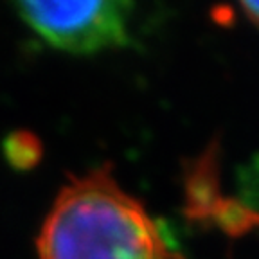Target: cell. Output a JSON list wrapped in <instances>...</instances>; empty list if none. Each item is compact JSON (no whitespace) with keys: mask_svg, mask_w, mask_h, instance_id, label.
<instances>
[{"mask_svg":"<svg viewBox=\"0 0 259 259\" xmlns=\"http://www.w3.org/2000/svg\"><path fill=\"white\" fill-rule=\"evenodd\" d=\"M18 16L49 45L92 54L128 44V2H20Z\"/></svg>","mask_w":259,"mask_h":259,"instance_id":"cell-2","label":"cell"},{"mask_svg":"<svg viewBox=\"0 0 259 259\" xmlns=\"http://www.w3.org/2000/svg\"><path fill=\"white\" fill-rule=\"evenodd\" d=\"M238 200L248 209L259 212V157L252 158L238 175Z\"/></svg>","mask_w":259,"mask_h":259,"instance_id":"cell-3","label":"cell"},{"mask_svg":"<svg viewBox=\"0 0 259 259\" xmlns=\"http://www.w3.org/2000/svg\"><path fill=\"white\" fill-rule=\"evenodd\" d=\"M32 150L38 151V144H29V135H13L8 144V157L15 162V166H29L38 157V153H32Z\"/></svg>","mask_w":259,"mask_h":259,"instance_id":"cell-4","label":"cell"},{"mask_svg":"<svg viewBox=\"0 0 259 259\" xmlns=\"http://www.w3.org/2000/svg\"><path fill=\"white\" fill-rule=\"evenodd\" d=\"M40 259H177L160 225L106 167L72 177L49 210Z\"/></svg>","mask_w":259,"mask_h":259,"instance_id":"cell-1","label":"cell"},{"mask_svg":"<svg viewBox=\"0 0 259 259\" xmlns=\"http://www.w3.org/2000/svg\"><path fill=\"white\" fill-rule=\"evenodd\" d=\"M241 9L248 20L259 27V2H243Z\"/></svg>","mask_w":259,"mask_h":259,"instance_id":"cell-5","label":"cell"}]
</instances>
